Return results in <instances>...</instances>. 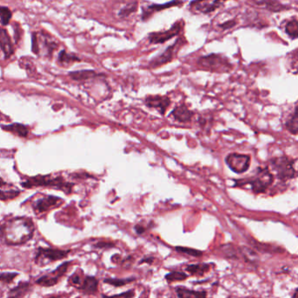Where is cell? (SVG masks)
<instances>
[{
	"mask_svg": "<svg viewBox=\"0 0 298 298\" xmlns=\"http://www.w3.org/2000/svg\"><path fill=\"white\" fill-rule=\"evenodd\" d=\"M34 225L27 218H15L6 222L1 227L4 240L9 245L25 244L33 238Z\"/></svg>",
	"mask_w": 298,
	"mask_h": 298,
	"instance_id": "obj_1",
	"label": "cell"
},
{
	"mask_svg": "<svg viewBox=\"0 0 298 298\" xmlns=\"http://www.w3.org/2000/svg\"><path fill=\"white\" fill-rule=\"evenodd\" d=\"M274 175L269 171V168H258L255 174L248 178L235 180V186H244L250 185L251 189L254 193H263L269 186L274 183Z\"/></svg>",
	"mask_w": 298,
	"mask_h": 298,
	"instance_id": "obj_2",
	"label": "cell"
},
{
	"mask_svg": "<svg viewBox=\"0 0 298 298\" xmlns=\"http://www.w3.org/2000/svg\"><path fill=\"white\" fill-rule=\"evenodd\" d=\"M198 65L203 70L215 73H227L233 68V64L229 59L217 53H211L206 56H201L198 59Z\"/></svg>",
	"mask_w": 298,
	"mask_h": 298,
	"instance_id": "obj_3",
	"label": "cell"
},
{
	"mask_svg": "<svg viewBox=\"0 0 298 298\" xmlns=\"http://www.w3.org/2000/svg\"><path fill=\"white\" fill-rule=\"evenodd\" d=\"M26 188H33L39 186H47L54 189L62 190L67 193L71 192L72 185L66 182L62 177H52L51 176H38V177H31L26 182L22 184Z\"/></svg>",
	"mask_w": 298,
	"mask_h": 298,
	"instance_id": "obj_4",
	"label": "cell"
},
{
	"mask_svg": "<svg viewBox=\"0 0 298 298\" xmlns=\"http://www.w3.org/2000/svg\"><path fill=\"white\" fill-rule=\"evenodd\" d=\"M295 162V160L292 158L284 156L273 158L270 164L274 171H276L278 180L287 181L292 180L296 176V171L294 167Z\"/></svg>",
	"mask_w": 298,
	"mask_h": 298,
	"instance_id": "obj_5",
	"label": "cell"
},
{
	"mask_svg": "<svg viewBox=\"0 0 298 298\" xmlns=\"http://www.w3.org/2000/svg\"><path fill=\"white\" fill-rule=\"evenodd\" d=\"M184 27H185V22L183 19L177 21L166 31H160V32L149 33L148 41L151 44H164L176 36L180 35V33L183 32Z\"/></svg>",
	"mask_w": 298,
	"mask_h": 298,
	"instance_id": "obj_6",
	"label": "cell"
},
{
	"mask_svg": "<svg viewBox=\"0 0 298 298\" xmlns=\"http://www.w3.org/2000/svg\"><path fill=\"white\" fill-rule=\"evenodd\" d=\"M184 44H185V42L182 38H177L173 44L169 46L168 48H166L162 53H160V55L154 57L153 59H151V62H149V65H148L149 68H160L161 66L166 65L169 62H171L176 57L177 52L180 51Z\"/></svg>",
	"mask_w": 298,
	"mask_h": 298,
	"instance_id": "obj_7",
	"label": "cell"
},
{
	"mask_svg": "<svg viewBox=\"0 0 298 298\" xmlns=\"http://www.w3.org/2000/svg\"><path fill=\"white\" fill-rule=\"evenodd\" d=\"M227 0H192L189 10L194 14H210L223 6Z\"/></svg>",
	"mask_w": 298,
	"mask_h": 298,
	"instance_id": "obj_8",
	"label": "cell"
},
{
	"mask_svg": "<svg viewBox=\"0 0 298 298\" xmlns=\"http://www.w3.org/2000/svg\"><path fill=\"white\" fill-rule=\"evenodd\" d=\"M69 251L59 250L54 248H38L35 262L38 265L46 266L49 263L62 260L67 257Z\"/></svg>",
	"mask_w": 298,
	"mask_h": 298,
	"instance_id": "obj_9",
	"label": "cell"
},
{
	"mask_svg": "<svg viewBox=\"0 0 298 298\" xmlns=\"http://www.w3.org/2000/svg\"><path fill=\"white\" fill-rule=\"evenodd\" d=\"M250 162V156L246 154L231 153L226 157V163L228 167L238 174L248 171Z\"/></svg>",
	"mask_w": 298,
	"mask_h": 298,
	"instance_id": "obj_10",
	"label": "cell"
},
{
	"mask_svg": "<svg viewBox=\"0 0 298 298\" xmlns=\"http://www.w3.org/2000/svg\"><path fill=\"white\" fill-rule=\"evenodd\" d=\"M184 4L183 0H172L168 3L165 4H151L147 6H144L142 8V14L141 18L144 22L149 21L150 18L156 14V12H162L164 10L169 9L174 6H182Z\"/></svg>",
	"mask_w": 298,
	"mask_h": 298,
	"instance_id": "obj_11",
	"label": "cell"
},
{
	"mask_svg": "<svg viewBox=\"0 0 298 298\" xmlns=\"http://www.w3.org/2000/svg\"><path fill=\"white\" fill-rule=\"evenodd\" d=\"M171 104V99L166 95H148L145 99V104L148 108L156 109L161 115L166 114Z\"/></svg>",
	"mask_w": 298,
	"mask_h": 298,
	"instance_id": "obj_12",
	"label": "cell"
},
{
	"mask_svg": "<svg viewBox=\"0 0 298 298\" xmlns=\"http://www.w3.org/2000/svg\"><path fill=\"white\" fill-rule=\"evenodd\" d=\"M62 204V198L53 196H44L42 198H37L33 202V207L35 213H46L54 207H59Z\"/></svg>",
	"mask_w": 298,
	"mask_h": 298,
	"instance_id": "obj_13",
	"label": "cell"
},
{
	"mask_svg": "<svg viewBox=\"0 0 298 298\" xmlns=\"http://www.w3.org/2000/svg\"><path fill=\"white\" fill-rule=\"evenodd\" d=\"M68 263H64L59 266L58 269H55L54 271L51 272L49 274L43 275L42 277L37 280V284L41 286L50 287L53 286L57 284L59 279L65 274L66 272L68 270Z\"/></svg>",
	"mask_w": 298,
	"mask_h": 298,
	"instance_id": "obj_14",
	"label": "cell"
},
{
	"mask_svg": "<svg viewBox=\"0 0 298 298\" xmlns=\"http://www.w3.org/2000/svg\"><path fill=\"white\" fill-rule=\"evenodd\" d=\"M252 2L258 7L268 10L269 12H280L290 10L289 6L281 3L279 0H252Z\"/></svg>",
	"mask_w": 298,
	"mask_h": 298,
	"instance_id": "obj_15",
	"label": "cell"
},
{
	"mask_svg": "<svg viewBox=\"0 0 298 298\" xmlns=\"http://www.w3.org/2000/svg\"><path fill=\"white\" fill-rule=\"evenodd\" d=\"M193 115H194V113L192 112V110H190L188 107L185 104L175 107L174 109L171 113V116L180 123H188L192 120Z\"/></svg>",
	"mask_w": 298,
	"mask_h": 298,
	"instance_id": "obj_16",
	"label": "cell"
},
{
	"mask_svg": "<svg viewBox=\"0 0 298 298\" xmlns=\"http://www.w3.org/2000/svg\"><path fill=\"white\" fill-rule=\"evenodd\" d=\"M78 289L86 295H94L98 290L97 279L94 276H87Z\"/></svg>",
	"mask_w": 298,
	"mask_h": 298,
	"instance_id": "obj_17",
	"label": "cell"
},
{
	"mask_svg": "<svg viewBox=\"0 0 298 298\" xmlns=\"http://www.w3.org/2000/svg\"><path fill=\"white\" fill-rule=\"evenodd\" d=\"M0 48L7 58L11 56L14 52L9 34L5 29L0 30Z\"/></svg>",
	"mask_w": 298,
	"mask_h": 298,
	"instance_id": "obj_18",
	"label": "cell"
},
{
	"mask_svg": "<svg viewBox=\"0 0 298 298\" xmlns=\"http://www.w3.org/2000/svg\"><path fill=\"white\" fill-rule=\"evenodd\" d=\"M284 32L291 39H295L298 37V21L295 18L287 21L284 26Z\"/></svg>",
	"mask_w": 298,
	"mask_h": 298,
	"instance_id": "obj_19",
	"label": "cell"
},
{
	"mask_svg": "<svg viewBox=\"0 0 298 298\" xmlns=\"http://www.w3.org/2000/svg\"><path fill=\"white\" fill-rule=\"evenodd\" d=\"M285 127L289 132L293 135H296L298 131V115H297V106L295 105V109L292 115H290L285 124Z\"/></svg>",
	"mask_w": 298,
	"mask_h": 298,
	"instance_id": "obj_20",
	"label": "cell"
},
{
	"mask_svg": "<svg viewBox=\"0 0 298 298\" xmlns=\"http://www.w3.org/2000/svg\"><path fill=\"white\" fill-rule=\"evenodd\" d=\"M3 129L6 131L13 133L18 136H27L28 135V129L25 125L19 124H13L7 126H3Z\"/></svg>",
	"mask_w": 298,
	"mask_h": 298,
	"instance_id": "obj_21",
	"label": "cell"
},
{
	"mask_svg": "<svg viewBox=\"0 0 298 298\" xmlns=\"http://www.w3.org/2000/svg\"><path fill=\"white\" fill-rule=\"evenodd\" d=\"M176 293L177 296L180 297H205L207 296V293L205 291L200 292V291H195L191 289H185V288H177Z\"/></svg>",
	"mask_w": 298,
	"mask_h": 298,
	"instance_id": "obj_22",
	"label": "cell"
},
{
	"mask_svg": "<svg viewBox=\"0 0 298 298\" xmlns=\"http://www.w3.org/2000/svg\"><path fill=\"white\" fill-rule=\"evenodd\" d=\"M137 8H138V2L136 1L130 2L119 11L118 16L120 18H128L132 13H135L137 11Z\"/></svg>",
	"mask_w": 298,
	"mask_h": 298,
	"instance_id": "obj_23",
	"label": "cell"
},
{
	"mask_svg": "<svg viewBox=\"0 0 298 298\" xmlns=\"http://www.w3.org/2000/svg\"><path fill=\"white\" fill-rule=\"evenodd\" d=\"M210 266L206 263H200V264H193L186 267V270L189 272L190 274H196V275H203L206 272L208 271Z\"/></svg>",
	"mask_w": 298,
	"mask_h": 298,
	"instance_id": "obj_24",
	"label": "cell"
},
{
	"mask_svg": "<svg viewBox=\"0 0 298 298\" xmlns=\"http://www.w3.org/2000/svg\"><path fill=\"white\" fill-rule=\"evenodd\" d=\"M72 79L77 81L88 80L94 76H96L95 72L91 70H83V71L73 72L70 74Z\"/></svg>",
	"mask_w": 298,
	"mask_h": 298,
	"instance_id": "obj_25",
	"label": "cell"
},
{
	"mask_svg": "<svg viewBox=\"0 0 298 298\" xmlns=\"http://www.w3.org/2000/svg\"><path fill=\"white\" fill-rule=\"evenodd\" d=\"M77 61H80L78 57L74 56V55L70 54V53H68L65 51H62V52L59 53V62L61 64L69 65V64H72V63H74V62H77Z\"/></svg>",
	"mask_w": 298,
	"mask_h": 298,
	"instance_id": "obj_26",
	"label": "cell"
},
{
	"mask_svg": "<svg viewBox=\"0 0 298 298\" xmlns=\"http://www.w3.org/2000/svg\"><path fill=\"white\" fill-rule=\"evenodd\" d=\"M12 12L7 7H0V24L3 26L9 24L12 18Z\"/></svg>",
	"mask_w": 298,
	"mask_h": 298,
	"instance_id": "obj_27",
	"label": "cell"
},
{
	"mask_svg": "<svg viewBox=\"0 0 298 298\" xmlns=\"http://www.w3.org/2000/svg\"><path fill=\"white\" fill-rule=\"evenodd\" d=\"M133 281H135V278H127V279H113V278H109L104 281L106 284H110L112 286L122 287L125 286L127 284H130Z\"/></svg>",
	"mask_w": 298,
	"mask_h": 298,
	"instance_id": "obj_28",
	"label": "cell"
},
{
	"mask_svg": "<svg viewBox=\"0 0 298 298\" xmlns=\"http://www.w3.org/2000/svg\"><path fill=\"white\" fill-rule=\"evenodd\" d=\"M188 275L181 271L171 272L170 274H166V279L169 282H176V281H184L187 279Z\"/></svg>",
	"mask_w": 298,
	"mask_h": 298,
	"instance_id": "obj_29",
	"label": "cell"
},
{
	"mask_svg": "<svg viewBox=\"0 0 298 298\" xmlns=\"http://www.w3.org/2000/svg\"><path fill=\"white\" fill-rule=\"evenodd\" d=\"M176 251L183 253V254H189L191 256L193 257H201L203 253L201 251L197 250V249H193V248H185V247H176Z\"/></svg>",
	"mask_w": 298,
	"mask_h": 298,
	"instance_id": "obj_30",
	"label": "cell"
},
{
	"mask_svg": "<svg viewBox=\"0 0 298 298\" xmlns=\"http://www.w3.org/2000/svg\"><path fill=\"white\" fill-rule=\"evenodd\" d=\"M19 195L18 191H14V190H11V191H1L0 190V201H8V200H13V198H17Z\"/></svg>",
	"mask_w": 298,
	"mask_h": 298,
	"instance_id": "obj_31",
	"label": "cell"
},
{
	"mask_svg": "<svg viewBox=\"0 0 298 298\" xmlns=\"http://www.w3.org/2000/svg\"><path fill=\"white\" fill-rule=\"evenodd\" d=\"M28 288H29L28 284H21V285H18L17 288L12 289L10 295L21 296V295H25L28 291Z\"/></svg>",
	"mask_w": 298,
	"mask_h": 298,
	"instance_id": "obj_32",
	"label": "cell"
},
{
	"mask_svg": "<svg viewBox=\"0 0 298 298\" xmlns=\"http://www.w3.org/2000/svg\"><path fill=\"white\" fill-rule=\"evenodd\" d=\"M222 250L224 253L226 257L228 258H238L236 254V250L234 249V247L231 244H227V245L222 246Z\"/></svg>",
	"mask_w": 298,
	"mask_h": 298,
	"instance_id": "obj_33",
	"label": "cell"
},
{
	"mask_svg": "<svg viewBox=\"0 0 298 298\" xmlns=\"http://www.w3.org/2000/svg\"><path fill=\"white\" fill-rule=\"evenodd\" d=\"M69 284L72 285V286L75 287L76 289H78L79 287L81 286V284L83 283V281H82V277H81L80 275L78 274V273H75V274H73L71 277L69 278Z\"/></svg>",
	"mask_w": 298,
	"mask_h": 298,
	"instance_id": "obj_34",
	"label": "cell"
},
{
	"mask_svg": "<svg viewBox=\"0 0 298 298\" xmlns=\"http://www.w3.org/2000/svg\"><path fill=\"white\" fill-rule=\"evenodd\" d=\"M237 24V21L235 19H230V21H225L224 23L218 25V27L221 28L222 31H227V30L231 29L233 27H235Z\"/></svg>",
	"mask_w": 298,
	"mask_h": 298,
	"instance_id": "obj_35",
	"label": "cell"
},
{
	"mask_svg": "<svg viewBox=\"0 0 298 298\" xmlns=\"http://www.w3.org/2000/svg\"><path fill=\"white\" fill-rule=\"evenodd\" d=\"M16 275L17 274H15V273H4V274H0V281L5 282V283H10L14 279Z\"/></svg>",
	"mask_w": 298,
	"mask_h": 298,
	"instance_id": "obj_36",
	"label": "cell"
},
{
	"mask_svg": "<svg viewBox=\"0 0 298 298\" xmlns=\"http://www.w3.org/2000/svg\"><path fill=\"white\" fill-rule=\"evenodd\" d=\"M135 295V293H134V290H129L126 293H123V294H120L118 296H127V297H132Z\"/></svg>",
	"mask_w": 298,
	"mask_h": 298,
	"instance_id": "obj_37",
	"label": "cell"
},
{
	"mask_svg": "<svg viewBox=\"0 0 298 298\" xmlns=\"http://www.w3.org/2000/svg\"><path fill=\"white\" fill-rule=\"evenodd\" d=\"M135 230H136V233H138V234H141V233H144L145 232V227H142V226H140V225H136V227H135Z\"/></svg>",
	"mask_w": 298,
	"mask_h": 298,
	"instance_id": "obj_38",
	"label": "cell"
},
{
	"mask_svg": "<svg viewBox=\"0 0 298 298\" xmlns=\"http://www.w3.org/2000/svg\"><path fill=\"white\" fill-rule=\"evenodd\" d=\"M154 257H149V258H144L141 262H140V264H142L143 263H147L149 264H151L153 263Z\"/></svg>",
	"mask_w": 298,
	"mask_h": 298,
	"instance_id": "obj_39",
	"label": "cell"
},
{
	"mask_svg": "<svg viewBox=\"0 0 298 298\" xmlns=\"http://www.w3.org/2000/svg\"><path fill=\"white\" fill-rule=\"evenodd\" d=\"M6 184V182L2 178H0V186H5Z\"/></svg>",
	"mask_w": 298,
	"mask_h": 298,
	"instance_id": "obj_40",
	"label": "cell"
}]
</instances>
